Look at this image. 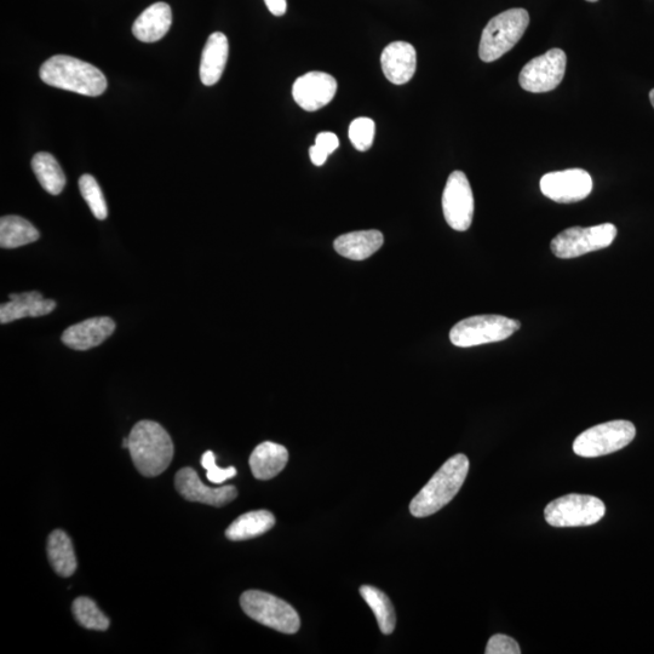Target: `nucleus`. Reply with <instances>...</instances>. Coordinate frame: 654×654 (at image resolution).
<instances>
[{"instance_id":"f257e3e1","label":"nucleus","mask_w":654,"mask_h":654,"mask_svg":"<svg viewBox=\"0 0 654 654\" xmlns=\"http://www.w3.org/2000/svg\"><path fill=\"white\" fill-rule=\"evenodd\" d=\"M39 74L45 84L84 96H100L107 89V78L99 68L72 56L51 57Z\"/></svg>"},{"instance_id":"f03ea898","label":"nucleus","mask_w":654,"mask_h":654,"mask_svg":"<svg viewBox=\"0 0 654 654\" xmlns=\"http://www.w3.org/2000/svg\"><path fill=\"white\" fill-rule=\"evenodd\" d=\"M128 449L135 467L147 478L164 473L175 452L170 434L153 421L135 424L129 435Z\"/></svg>"},{"instance_id":"7ed1b4c3","label":"nucleus","mask_w":654,"mask_h":654,"mask_svg":"<svg viewBox=\"0 0 654 654\" xmlns=\"http://www.w3.org/2000/svg\"><path fill=\"white\" fill-rule=\"evenodd\" d=\"M469 472L466 455H456L447 460L433 475L429 483L412 499L410 512L416 518L438 513L460 492Z\"/></svg>"},{"instance_id":"20e7f679","label":"nucleus","mask_w":654,"mask_h":654,"mask_svg":"<svg viewBox=\"0 0 654 654\" xmlns=\"http://www.w3.org/2000/svg\"><path fill=\"white\" fill-rule=\"evenodd\" d=\"M530 15L525 9H510L495 17L481 34L479 56L484 62L501 59L520 42L529 27Z\"/></svg>"},{"instance_id":"39448f33","label":"nucleus","mask_w":654,"mask_h":654,"mask_svg":"<svg viewBox=\"0 0 654 654\" xmlns=\"http://www.w3.org/2000/svg\"><path fill=\"white\" fill-rule=\"evenodd\" d=\"M240 606L254 621L284 634H295L301 628L297 611L288 602L260 590H248L240 596Z\"/></svg>"},{"instance_id":"423d86ee","label":"nucleus","mask_w":654,"mask_h":654,"mask_svg":"<svg viewBox=\"0 0 654 654\" xmlns=\"http://www.w3.org/2000/svg\"><path fill=\"white\" fill-rule=\"evenodd\" d=\"M520 321L502 315H476L460 321L450 331V341L456 347L469 348L502 342L515 334Z\"/></svg>"},{"instance_id":"0eeeda50","label":"nucleus","mask_w":654,"mask_h":654,"mask_svg":"<svg viewBox=\"0 0 654 654\" xmlns=\"http://www.w3.org/2000/svg\"><path fill=\"white\" fill-rule=\"evenodd\" d=\"M635 435L636 428L629 421L598 424L577 436L573 451L585 458L610 455L628 446L635 439Z\"/></svg>"},{"instance_id":"6e6552de","label":"nucleus","mask_w":654,"mask_h":654,"mask_svg":"<svg viewBox=\"0 0 654 654\" xmlns=\"http://www.w3.org/2000/svg\"><path fill=\"white\" fill-rule=\"evenodd\" d=\"M606 507L598 497L567 495L550 502L544 509V518L550 526H590L604 518Z\"/></svg>"},{"instance_id":"1a4fd4ad","label":"nucleus","mask_w":654,"mask_h":654,"mask_svg":"<svg viewBox=\"0 0 654 654\" xmlns=\"http://www.w3.org/2000/svg\"><path fill=\"white\" fill-rule=\"evenodd\" d=\"M616 237L617 228L612 223L588 228L572 227L556 235L550 248L556 257L567 260L608 248Z\"/></svg>"},{"instance_id":"9d476101","label":"nucleus","mask_w":654,"mask_h":654,"mask_svg":"<svg viewBox=\"0 0 654 654\" xmlns=\"http://www.w3.org/2000/svg\"><path fill=\"white\" fill-rule=\"evenodd\" d=\"M567 57L565 51L552 49L531 60L522 68L519 83L522 89L533 94L549 93L565 77Z\"/></svg>"},{"instance_id":"9b49d317","label":"nucleus","mask_w":654,"mask_h":654,"mask_svg":"<svg viewBox=\"0 0 654 654\" xmlns=\"http://www.w3.org/2000/svg\"><path fill=\"white\" fill-rule=\"evenodd\" d=\"M443 211L447 225L458 232H466L474 217V195L466 174L453 171L443 194Z\"/></svg>"},{"instance_id":"f8f14e48","label":"nucleus","mask_w":654,"mask_h":654,"mask_svg":"<svg viewBox=\"0 0 654 654\" xmlns=\"http://www.w3.org/2000/svg\"><path fill=\"white\" fill-rule=\"evenodd\" d=\"M541 191L545 197L560 204L581 202L593 191L592 176L582 169L549 172L542 177Z\"/></svg>"},{"instance_id":"ddd939ff","label":"nucleus","mask_w":654,"mask_h":654,"mask_svg":"<svg viewBox=\"0 0 654 654\" xmlns=\"http://www.w3.org/2000/svg\"><path fill=\"white\" fill-rule=\"evenodd\" d=\"M337 93V80L324 72H309L297 78L292 96L304 111L315 112L329 105Z\"/></svg>"},{"instance_id":"4468645a","label":"nucleus","mask_w":654,"mask_h":654,"mask_svg":"<svg viewBox=\"0 0 654 654\" xmlns=\"http://www.w3.org/2000/svg\"><path fill=\"white\" fill-rule=\"evenodd\" d=\"M177 492L189 502L208 504L212 507H223L238 497V491L234 486H222L211 489L200 480L199 475L193 468H183L177 472L175 478Z\"/></svg>"},{"instance_id":"2eb2a0df","label":"nucleus","mask_w":654,"mask_h":654,"mask_svg":"<svg viewBox=\"0 0 654 654\" xmlns=\"http://www.w3.org/2000/svg\"><path fill=\"white\" fill-rule=\"evenodd\" d=\"M116 331V323L109 317L90 318L72 325L63 332L61 340L74 351H89L99 347Z\"/></svg>"},{"instance_id":"dca6fc26","label":"nucleus","mask_w":654,"mask_h":654,"mask_svg":"<svg viewBox=\"0 0 654 654\" xmlns=\"http://www.w3.org/2000/svg\"><path fill=\"white\" fill-rule=\"evenodd\" d=\"M381 66L390 83L404 85L415 76L417 53L413 45L406 42L390 43L383 50Z\"/></svg>"},{"instance_id":"f3484780","label":"nucleus","mask_w":654,"mask_h":654,"mask_svg":"<svg viewBox=\"0 0 654 654\" xmlns=\"http://www.w3.org/2000/svg\"><path fill=\"white\" fill-rule=\"evenodd\" d=\"M10 302L0 307V323L9 324L22 318L44 317L54 311L56 302L47 300L38 291L11 294Z\"/></svg>"},{"instance_id":"a211bd4d","label":"nucleus","mask_w":654,"mask_h":654,"mask_svg":"<svg viewBox=\"0 0 654 654\" xmlns=\"http://www.w3.org/2000/svg\"><path fill=\"white\" fill-rule=\"evenodd\" d=\"M172 24L169 4L159 2L151 5L137 17L133 26L134 36L143 43H156L165 37Z\"/></svg>"},{"instance_id":"6ab92c4d","label":"nucleus","mask_w":654,"mask_h":654,"mask_svg":"<svg viewBox=\"0 0 654 654\" xmlns=\"http://www.w3.org/2000/svg\"><path fill=\"white\" fill-rule=\"evenodd\" d=\"M229 43L225 34L212 33L206 42L202 61H200V79L206 86L218 83L227 65Z\"/></svg>"},{"instance_id":"aec40b11","label":"nucleus","mask_w":654,"mask_h":654,"mask_svg":"<svg viewBox=\"0 0 654 654\" xmlns=\"http://www.w3.org/2000/svg\"><path fill=\"white\" fill-rule=\"evenodd\" d=\"M289 462V451L283 445L266 441L256 447L250 456L252 474L258 480H271L283 472Z\"/></svg>"},{"instance_id":"412c9836","label":"nucleus","mask_w":654,"mask_h":654,"mask_svg":"<svg viewBox=\"0 0 654 654\" xmlns=\"http://www.w3.org/2000/svg\"><path fill=\"white\" fill-rule=\"evenodd\" d=\"M384 243L380 231H360L341 235L335 240V250L353 261H363L376 254Z\"/></svg>"},{"instance_id":"4be33fe9","label":"nucleus","mask_w":654,"mask_h":654,"mask_svg":"<svg viewBox=\"0 0 654 654\" xmlns=\"http://www.w3.org/2000/svg\"><path fill=\"white\" fill-rule=\"evenodd\" d=\"M275 525V518L268 510L245 513L228 527L226 537L229 541L240 542L265 535Z\"/></svg>"},{"instance_id":"5701e85b","label":"nucleus","mask_w":654,"mask_h":654,"mask_svg":"<svg viewBox=\"0 0 654 654\" xmlns=\"http://www.w3.org/2000/svg\"><path fill=\"white\" fill-rule=\"evenodd\" d=\"M48 556L51 567L57 575L71 577L77 570V558L74 554L73 543L67 533L56 530L50 533L48 539Z\"/></svg>"},{"instance_id":"b1692460","label":"nucleus","mask_w":654,"mask_h":654,"mask_svg":"<svg viewBox=\"0 0 654 654\" xmlns=\"http://www.w3.org/2000/svg\"><path fill=\"white\" fill-rule=\"evenodd\" d=\"M39 237L38 229L26 218L4 216L0 220V246L3 249L21 248L37 242Z\"/></svg>"},{"instance_id":"393cba45","label":"nucleus","mask_w":654,"mask_h":654,"mask_svg":"<svg viewBox=\"0 0 654 654\" xmlns=\"http://www.w3.org/2000/svg\"><path fill=\"white\" fill-rule=\"evenodd\" d=\"M34 175L45 191L59 195L66 186V176L57 160L48 152H39L32 159Z\"/></svg>"},{"instance_id":"a878e982","label":"nucleus","mask_w":654,"mask_h":654,"mask_svg":"<svg viewBox=\"0 0 654 654\" xmlns=\"http://www.w3.org/2000/svg\"><path fill=\"white\" fill-rule=\"evenodd\" d=\"M360 594L366 604L370 606L372 612L375 613L378 627H380L382 633L384 635L392 634L395 624H397V616H395L392 601L380 589L371 587V585H363L360 588Z\"/></svg>"},{"instance_id":"bb28decb","label":"nucleus","mask_w":654,"mask_h":654,"mask_svg":"<svg viewBox=\"0 0 654 654\" xmlns=\"http://www.w3.org/2000/svg\"><path fill=\"white\" fill-rule=\"evenodd\" d=\"M73 616L83 628L89 630L105 631L109 628V619L94 600L78 598L72 606Z\"/></svg>"},{"instance_id":"cd10ccee","label":"nucleus","mask_w":654,"mask_h":654,"mask_svg":"<svg viewBox=\"0 0 654 654\" xmlns=\"http://www.w3.org/2000/svg\"><path fill=\"white\" fill-rule=\"evenodd\" d=\"M79 189L97 220H106L108 216L106 200L95 177L88 174L80 177Z\"/></svg>"},{"instance_id":"c85d7f7f","label":"nucleus","mask_w":654,"mask_h":654,"mask_svg":"<svg viewBox=\"0 0 654 654\" xmlns=\"http://www.w3.org/2000/svg\"><path fill=\"white\" fill-rule=\"evenodd\" d=\"M376 133V124L370 118L354 119L349 126V139L352 145L360 152L369 151L374 143Z\"/></svg>"},{"instance_id":"c756f323","label":"nucleus","mask_w":654,"mask_h":654,"mask_svg":"<svg viewBox=\"0 0 654 654\" xmlns=\"http://www.w3.org/2000/svg\"><path fill=\"white\" fill-rule=\"evenodd\" d=\"M202 466L208 473H206V478L211 481L212 484H223L225 481L234 478L237 475V469L234 467H229L226 469L218 468L216 466V460L214 452L206 451L202 458Z\"/></svg>"},{"instance_id":"7c9ffc66","label":"nucleus","mask_w":654,"mask_h":654,"mask_svg":"<svg viewBox=\"0 0 654 654\" xmlns=\"http://www.w3.org/2000/svg\"><path fill=\"white\" fill-rule=\"evenodd\" d=\"M486 654H520V646L510 636L497 634L493 635L486 646Z\"/></svg>"},{"instance_id":"2f4dec72","label":"nucleus","mask_w":654,"mask_h":654,"mask_svg":"<svg viewBox=\"0 0 654 654\" xmlns=\"http://www.w3.org/2000/svg\"><path fill=\"white\" fill-rule=\"evenodd\" d=\"M315 146H317L321 151L327 154V156H330V154L334 153L338 146H340V140H338V137L335 134L332 133H320L317 136V139H315Z\"/></svg>"},{"instance_id":"473e14b6","label":"nucleus","mask_w":654,"mask_h":654,"mask_svg":"<svg viewBox=\"0 0 654 654\" xmlns=\"http://www.w3.org/2000/svg\"><path fill=\"white\" fill-rule=\"evenodd\" d=\"M267 8L274 16H283L288 10L286 0H265Z\"/></svg>"},{"instance_id":"72a5a7b5","label":"nucleus","mask_w":654,"mask_h":654,"mask_svg":"<svg viewBox=\"0 0 654 654\" xmlns=\"http://www.w3.org/2000/svg\"><path fill=\"white\" fill-rule=\"evenodd\" d=\"M309 157H311L312 163L317 166L324 165L327 158H329L326 153L321 151V149L315 145L309 149Z\"/></svg>"},{"instance_id":"f704fd0d","label":"nucleus","mask_w":654,"mask_h":654,"mask_svg":"<svg viewBox=\"0 0 654 654\" xmlns=\"http://www.w3.org/2000/svg\"><path fill=\"white\" fill-rule=\"evenodd\" d=\"M650 100H651L652 106H653V108H654V89L651 90V93H650Z\"/></svg>"},{"instance_id":"c9c22d12","label":"nucleus","mask_w":654,"mask_h":654,"mask_svg":"<svg viewBox=\"0 0 654 654\" xmlns=\"http://www.w3.org/2000/svg\"><path fill=\"white\" fill-rule=\"evenodd\" d=\"M587 2L595 3V2H598V0H587Z\"/></svg>"}]
</instances>
